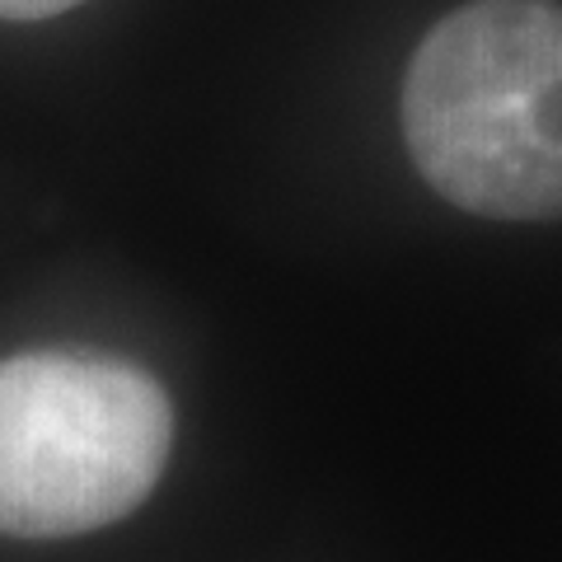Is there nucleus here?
<instances>
[{
  "instance_id": "obj_2",
  "label": "nucleus",
  "mask_w": 562,
  "mask_h": 562,
  "mask_svg": "<svg viewBox=\"0 0 562 562\" xmlns=\"http://www.w3.org/2000/svg\"><path fill=\"white\" fill-rule=\"evenodd\" d=\"M169 394L99 351L0 361V535L66 539L122 520L160 483Z\"/></svg>"
},
{
  "instance_id": "obj_1",
  "label": "nucleus",
  "mask_w": 562,
  "mask_h": 562,
  "mask_svg": "<svg viewBox=\"0 0 562 562\" xmlns=\"http://www.w3.org/2000/svg\"><path fill=\"white\" fill-rule=\"evenodd\" d=\"M403 136L446 202L492 221H558V0H473L446 14L403 80Z\"/></svg>"
},
{
  "instance_id": "obj_3",
  "label": "nucleus",
  "mask_w": 562,
  "mask_h": 562,
  "mask_svg": "<svg viewBox=\"0 0 562 562\" xmlns=\"http://www.w3.org/2000/svg\"><path fill=\"white\" fill-rule=\"evenodd\" d=\"M85 5V0H0V20H52V14H61V10H76Z\"/></svg>"
}]
</instances>
